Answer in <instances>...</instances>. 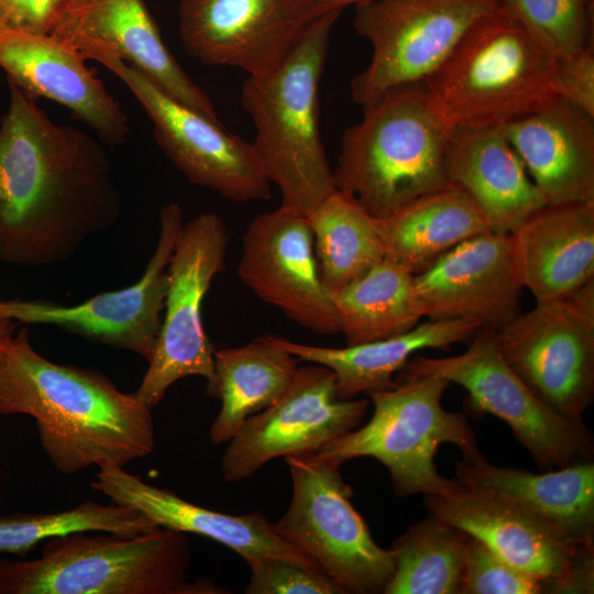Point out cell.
Instances as JSON below:
<instances>
[{"instance_id":"836d02e7","label":"cell","mask_w":594,"mask_h":594,"mask_svg":"<svg viewBox=\"0 0 594 594\" xmlns=\"http://www.w3.org/2000/svg\"><path fill=\"white\" fill-rule=\"evenodd\" d=\"M558 58L593 43V0H499Z\"/></svg>"},{"instance_id":"7c38bea8","label":"cell","mask_w":594,"mask_h":594,"mask_svg":"<svg viewBox=\"0 0 594 594\" xmlns=\"http://www.w3.org/2000/svg\"><path fill=\"white\" fill-rule=\"evenodd\" d=\"M499 0H366L355 6L354 28L372 45L369 65L350 82L364 107L386 91L424 84L473 24Z\"/></svg>"},{"instance_id":"7402d4cb","label":"cell","mask_w":594,"mask_h":594,"mask_svg":"<svg viewBox=\"0 0 594 594\" xmlns=\"http://www.w3.org/2000/svg\"><path fill=\"white\" fill-rule=\"evenodd\" d=\"M51 34L67 43L90 40L109 44L163 91L219 121L210 98L165 45L143 0H72Z\"/></svg>"},{"instance_id":"d4e9b609","label":"cell","mask_w":594,"mask_h":594,"mask_svg":"<svg viewBox=\"0 0 594 594\" xmlns=\"http://www.w3.org/2000/svg\"><path fill=\"white\" fill-rule=\"evenodd\" d=\"M513 262L536 302L594 280V202L547 205L509 233Z\"/></svg>"},{"instance_id":"74e56055","label":"cell","mask_w":594,"mask_h":594,"mask_svg":"<svg viewBox=\"0 0 594 594\" xmlns=\"http://www.w3.org/2000/svg\"><path fill=\"white\" fill-rule=\"evenodd\" d=\"M72 0H0V25L51 33Z\"/></svg>"},{"instance_id":"52a82bcc","label":"cell","mask_w":594,"mask_h":594,"mask_svg":"<svg viewBox=\"0 0 594 594\" xmlns=\"http://www.w3.org/2000/svg\"><path fill=\"white\" fill-rule=\"evenodd\" d=\"M391 389L371 393L374 411L369 422L329 442L318 457L342 464L355 458H373L389 472L399 497L441 495L459 486L442 476L435 463L442 443L457 446L462 457L480 452L466 417L448 411L441 399L451 383L438 375L396 382Z\"/></svg>"},{"instance_id":"ba28073f","label":"cell","mask_w":594,"mask_h":594,"mask_svg":"<svg viewBox=\"0 0 594 594\" xmlns=\"http://www.w3.org/2000/svg\"><path fill=\"white\" fill-rule=\"evenodd\" d=\"M293 495L275 531L309 557L341 594H384L394 573L391 549L380 547L351 503L341 464L314 453L289 455Z\"/></svg>"},{"instance_id":"f1b7e54d","label":"cell","mask_w":594,"mask_h":594,"mask_svg":"<svg viewBox=\"0 0 594 594\" xmlns=\"http://www.w3.org/2000/svg\"><path fill=\"white\" fill-rule=\"evenodd\" d=\"M221 409L209 429L215 444L229 442L251 416L274 404L289 386L299 360L267 334L213 353Z\"/></svg>"},{"instance_id":"8992f818","label":"cell","mask_w":594,"mask_h":594,"mask_svg":"<svg viewBox=\"0 0 594 594\" xmlns=\"http://www.w3.org/2000/svg\"><path fill=\"white\" fill-rule=\"evenodd\" d=\"M346 128L333 178L375 218L443 188L449 133L431 112L424 84L391 89Z\"/></svg>"},{"instance_id":"e575fe53","label":"cell","mask_w":594,"mask_h":594,"mask_svg":"<svg viewBox=\"0 0 594 594\" xmlns=\"http://www.w3.org/2000/svg\"><path fill=\"white\" fill-rule=\"evenodd\" d=\"M542 582L507 563L468 535L462 594H542Z\"/></svg>"},{"instance_id":"f546056e","label":"cell","mask_w":594,"mask_h":594,"mask_svg":"<svg viewBox=\"0 0 594 594\" xmlns=\"http://www.w3.org/2000/svg\"><path fill=\"white\" fill-rule=\"evenodd\" d=\"M332 296L346 345L405 333L425 317L414 274L386 258Z\"/></svg>"},{"instance_id":"e0dca14e","label":"cell","mask_w":594,"mask_h":594,"mask_svg":"<svg viewBox=\"0 0 594 594\" xmlns=\"http://www.w3.org/2000/svg\"><path fill=\"white\" fill-rule=\"evenodd\" d=\"M414 283L429 320L464 319L496 331L521 312L509 234L490 231L461 242Z\"/></svg>"},{"instance_id":"30bf717a","label":"cell","mask_w":594,"mask_h":594,"mask_svg":"<svg viewBox=\"0 0 594 594\" xmlns=\"http://www.w3.org/2000/svg\"><path fill=\"white\" fill-rule=\"evenodd\" d=\"M466 351L448 358L417 355L396 382L438 375L468 392V409L506 422L517 441L543 470L593 460L594 442L584 422L568 420L548 408L508 365L492 330H476Z\"/></svg>"},{"instance_id":"2e32d148","label":"cell","mask_w":594,"mask_h":594,"mask_svg":"<svg viewBox=\"0 0 594 594\" xmlns=\"http://www.w3.org/2000/svg\"><path fill=\"white\" fill-rule=\"evenodd\" d=\"M240 280L295 323L319 334L340 332L307 216L279 206L256 216L242 237Z\"/></svg>"},{"instance_id":"9a60e30c","label":"cell","mask_w":594,"mask_h":594,"mask_svg":"<svg viewBox=\"0 0 594 594\" xmlns=\"http://www.w3.org/2000/svg\"><path fill=\"white\" fill-rule=\"evenodd\" d=\"M367 399H340L334 373L320 364L297 367L284 394L248 418L228 442L222 476L233 483L278 457L319 451L358 428Z\"/></svg>"},{"instance_id":"ffe728a7","label":"cell","mask_w":594,"mask_h":594,"mask_svg":"<svg viewBox=\"0 0 594 594\" xmlns=\"http://www.w3.org/2000/svg\"><path fill=\"white\" fill-rule=\"evenodd\" d=\"M178 16L188 55L248 76L275 70L306 26L289 15L284 0H180Z\"/></svg>"},{"instance_id":"7a4b0ae2","label":"cell","mask_w":594,"mask_h":594,"mask_svg":"<svg viewBox=\"0 0 594 594\" xmlns=\"http://www.w3.org/2000/svg\"><path fill=\"white\" fill-rule=\"evenodd\" d=\"M0 415L34 418L43 451L65 475L124 468L155 447L152 408L99 372L42 356L26 327L0 342Z\"/></svg>"},{"instance_id":"44dd1931","label":"cell","mask_w":594,"mask_h":594,"mask_svg":"<svg viewBox=\"0 0 594 594\" xmlns=\"http://www.w3.org/2000/svg\"><path fill=\"white\" fill-rule=\"evenodd\" d=\"M90 486L111 503L139 510L157 527L207 537L232 549L245 562L277 557L322 573L309 557L284 540L273 522L258 512L230 515L205 508L117 465L99 468Z\"/></svg>"},{"instance_id":"4fadbf2b","label":"cell","mask_w":594,"mask_h":594,"mask_svg":"<svg viewBox=\"0 0 594 594\" xmlns=\"http://www.w3.org/2000/svg\"><path fill=\"white\" fill-rule=\"evenodd\" d=\"M230 234L221 217L202 212L184 222L168 267L164 315L154 353L134 394L150 408L187 376L216 388L215 350L202 322V302L213 278L224 268Z\"/></svg>"},{"instance_id":"5b68a950","label":"cell","mask_w":594,"mask_h":594,"mask_svg":"<svg viewBox=\"0 0 594 594\" xmlns=\"http://www.w3.org/2000/svg\"><path fill=\"white\" fill-rule=\"evenodd\" d=\"M190 558L182 531H73L47 539L36 559H0V594L226 593L210 581L188 582Z\"/></svg>"},{"instance_id":"1f68e13d","label":"cell","mask_w":594,"mask_h":594,"mask_svg":"<svg viewBox=\"0 0 594 594\" xmlns=\"http://www.w3.org/2000/svg\"><path fill=\"white\" fill-rule=\"evenodd\" d=\"M466 540L429 513L389 548L395 569L384 594H462Z\"/></svg>"},{"instance_id":"5bb4252c","label":"cell","mask_w":594,"mask_h":594,"mask_svg":"<svg viewBox=\"0 0 594 594\" xmlns=\"http://www.w3.org/2000/svg\"><path fill=\"white\" fill-rule=\"evenodd\" d=\"M177 202L160 211L155 250L138 282L66 306L43 299H0L4 316L16 323L50 324L90 342L131 351L147 362L160 336L167 294V267L183 228Z\"/></svg>"},{"instance_id":"6da1fadb","label":"cell","mask_w":594,"mask_h":594,"mask_svg":"<svg viewBox=\"0 0 594 594\" xmlns=\"http://www.w3.org/2000/svg\"><path fill=\"white\" fill-rule=\"evenodd\" d=\"M8 86L0 120V262L61 263L118 221L122 196L106 144L54 122L36 98Z\"/></svg>"},{"instance_id":"8fae6325","label":"cell","mask_w":594,"mask_h":594,"mask_svg":"<svg viewBox=\"0 0 594 594\" xmlns=\"http://www.w3.org/2000/svg\"><path fill=\"white\" fill-rule=\"evenodd\" d=\"M493 333L505 361L548 408L583 421L594 399V280L536 302Z\"/></svg>"},{"instance_id":"d590c367","label":"cell","mask_w":594,"mask_h":594,"mask_svg":"<svg viewBox=\"0 0 594 594\" xmlns=\"http://www.w3.org/2000/svg\"><path fill=\"white\" fill-rule=\"evenodd\" d=\"M251 576L246 594H341L323 573L277 557L246 561Z\"/></svg>"},{"instance_id":"4316f807","label":"cell","mask_w":594,"mask_h":594,"mask_svg":"<svg viewBox=\"0 0 594 594\" xmlns=\"http://www.w3.org/2000/svg\"><path fill=\"white\" fill-rule=\"evenodd\" d=\"M477 329L480 326L471 320L428 319L405 333L344 348L304 344L275 334L267 337L299 361L330 369L336 375L338 397L346 400L395 387L394 375L414 353L424 349L449 350L470 341Z\"/></svg>"},{"instance_id":"cb8c5ba5","label":"cell","mask_w":594,"mask_h":594,"mask_svg":"<svg viewBox=\"0 0 594 594\" xmlns=\"http://www.w3.org/2000/svg\"><path fill=\"white\" fill-rule=\"evenodd\" d=\"M447 176L473 200L494 233H512L547 206L502 128L451 132Z\"/></svg>"},{"instance_id":"3957f363","label":"cell","mask_w":594,"mask_h":594,"mask_svg":"<svg viewBox=\"0 0 594 594\" xmlns=\"http://www.w3.org/2000/svg\"><path fill=\"white\" fill-rule=\"evenodd\" d=\"M558 61L499 2L424 82L427 102L449 134L502 128L558 98Z\"/></svg>"},{"instance_id":"4dcf8cb0","label":"cell","mask_w":594,"mask_h":594,"mask_svg":"<svg viewBox=\"0 0 594 594\" xmlns=\"http://www.w3.org/2000/svg\"><path fill=\"white\" fill-rule=\"evenodd\" d=\"M307 218L319 273L332 295L384 260L376 218L337 189Z\"/></svg>"},{"instance_id":"277c9868","label":"cell","mask_w":594,"mask_h":594,"mask_svg":"<svg viewBox=\"0 0 594 594\" xmlns=\"http://www.w3.org/2000/svg\"><path fill=\"white\" fill-rule=\"evenodd\" d=\"M341 12L310 21L275 70L248 76L241 89L256 129L254 148L280 206L305 216L337 190L319 130V86Z\"/></svg>"},{"instance_id":"9c48e42d","label":"cell","mask_w":594,"mask_h":594,"mask_svg":"<svg viewBox=\"0 0 594 594\" xmlns=\"http://www.w3.org/2000/svg\"><path fill=\"white\" fill-rule=\"evenodd\" d=\"M70 45L130 89L150 118L158 146L191 184L237 202L271 199L272 183L253 143L163 91L109 44L79 40Z\"/></svg>"},{"instance_id":"603a6c76","label":"cell","mask_w":594,"mask_h":594,"mask_svg":"<svg viewBox=\"0 0 594 594\" xmlns=\"http://www.w3.org/2000/svg\"><path fill=\"white\" fill-rule=\"evenodd\" d=\"M547 205L594 202V118L557 98L502 127Z\"/></svg>"},{"instance_id":"ab89813d","label":"cell","mask_w":594,"mask_h":594,"mask_svg":"<svg viewBox=\"0 0 594 594\" xmlns=\"http://www.w3.org/2000/svg\"><path fill=\"white\" fill-rule=\"evenodd\" d=\"M16 322L2 314L0 310V342L14 334Z\"/></svg>"},{"instance_id":"ac0fdd59","label":"cell","mask_w":594,"mask_h":594,"mask_svg":"<svg viewBox=\"0 0 594 594\" xmlns=\"http://www.w3.org/2000/svg\"><path fill=\"white\" fill-rule=\"evenodd\" d=\"M67 42L51 33L0 25V68L34 98L67 108L108 146L127 142L129 118L120 102Z\"/></svg>"},{"instance_id":"d6986e66","label":"cell","mask_w":594,"mask_h":594,"mask_svg":"<svg viewBox=\"0 0 594 594\" xmlns=\"http://www.w3.org/2000/svg\"><path fill=\"white\" fill-rule=\"evenodd\" d=\"M429 513L485 543L516 569L542 582L553 593L585 543L503 497L459 486L450 493L425 495Z\"/></svg>"},{"instance_id":"83f0119b","label":"cell","mask_w":594,"mask_h":594,"mask_svg":"<svg viewBox=\"0 0 594 594\" xmlns=\"http://www.w3.org/2000/svg\"><path fill=\"white\" fill-rule=\"evenodd\" d=\"M376 222L384 258L414 275L461 242L491 231L473 200L450 183Z\"/></svg>"},{"instance_id":"8d00e7d4","label":"cell","mask_w":594,"mask_h":594,"mask_svg":"<svg viewBox=\"0 0 594 594\" xmlns=\"http://www.w3.org/2000/svg\"><path fill=\"white\" fill-rule=\"evenodd\" d=\"M557 91L562 98L594 118V46L558 61Z\"/></svg>"},{"instance_id":"f35d334b","label":"cell","mask_w":594,"mask_h":594,"mask_svg":"<svg viewBox=\"0 0 594 594\" xmlns=\"http://www.w3.org/2000/svg\"><path fill=\"white\" fill-rule=\"evenodd\" d=\"M290 16L305 26L316 18L331 11H342L350 4L366 0H284Z\"/></svg>"},{"instance_id":"d6a6232c","label":"cell","mask_w":594,"mask_h":594,"mask_svg":"<svg viewBox=\"0 0 594 594\" xmlns=\"http://www.w3.org/2000/svg\"><path fill=\"white\" fill-rule=\"evenodd\" d=\"M158 528L130 507L86 501L55 513H16L0 516V553L24 557L38 543L73 531L140 535Z\"/></svg>"},{"instance_id":"484cf974","label":"cell","mask_w":594,"mask_h":594,"mask_svg":"<svg viewBox=\"0 0 594 594\" xmlns=\"http://www.w3.org/2000/svg\"><path fill=\"white\" fill-rule=\"evenodd\" d=\"M460 485L510 501L579 543L594 544V462L582 460L538 474L490 463L481 452L455 466Z\"/></svg>"}]
</instances>
